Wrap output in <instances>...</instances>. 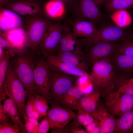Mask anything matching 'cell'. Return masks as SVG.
Listing matches in <instances>:
<instances>
[{"label": "cell", "mask_w": 133, "mask_h": 133, "mask_svg": "<svg viewBox=\"0 0 133 133\" xmlns=\"http://www.w3.org/2000/svg\"><path fill=\"white\" fill-rule=\"evenodd\" d=\"M3 49L0 47V58H1L3 55L4 51L3 50Z\"/></svg>", "instance_id": "obj_50"}, {"label": "cell", "mask_w": 133, "mask_h": 133, "mask_svg": "<svg viewBox=\"0 0 133 133\" xmlns=\"http://www.w3.org/2000/svg\"><path fill=\"white\" fill-rule=\"evenodd\" d=\"M3 91L5 96L8 97L16 104L19 114L23 116L25 112L26 91L18 79L10 62L3 84Z\"/></svg>", "instance_id": "obj_4"}, {"label": "cell", "mask_w": 133, "mask_h": 133, "mask_svg": "<svg viewBox=\"0 0 133 133\" xmlns=\"http://www.w3.org/2000/svg\"><path fill=\"white\" fill-rule=\"evenodd\" d=\"M95 121L94 118L91 115L89 117L85 119L84 121L82 124V125L85 126L92 123Z\"/></svg>", "instance_id": "obj_41"}, {"label": "cell", "mask_w": 133, "mask_h": 133, "mask_svg": "<svg viewBox=\"0 0 133 133\" xmlns=\"http://www.w3.org/2000/svg\"><path fill=\"white\" fill-rule=\"evenodd\" d=\"M75 36L71 29L68 26H64L61 38L59 45L66 43Z\"/></svg>", "instance_id": "obj_32"}, {"label": "cell", "mask_w": 133, "mask_h": 133, "mask_svg": "<svg viewBox=\"0 0 133 133\" xmlns=\"http://www.w3.org/2000/svg\"><path fill=\"white\" fill-rule=\"evenodd\" d=\"M28 118L29 121L36 128H38L40 123L38 120L33 118L30 117L28 116Z\"/></svg>", "instance_id": "obj_43"}, {"label": "cell", "mask_w": 133, "mask_h": 133, "mask_svg": "<svg viewBox=\"0 0 133 133\" xmlns=\"http://www.w3.org/2000/svg\"><path fill=\"white\" fill-rule=\"evenodd\" d=\"M108 0H94L97 4L100 7L102 5L104 4Z\"/></svg>", "instance_id": "obj_46"}, {"label": "cell", "mask_w": 133, "mask_h": 133, "mask_svg": "<svg viewBox=\"0 0 133 133\" xmlns=\"http://www.w3.org/2000/svg\"><path fill=\"white\" fill-rule=\"evenodd\" d=\"M101 93L96 89L91 93L84 95L81 99L79 109H81L90 113L96 110L100 103Z\"/></svg>", "instance_id": "obj_22"}, {"label": "cell", "mask_w": 133, "mask_h": 133, "mask_svg": "<svg viewBox=\"0 0 133 133\" xmlns=\"http://www.w3.org/2000/svg\"><path fill=\"white\" fill-rule=\"evenodd\" d=\"M11 119L4 111L3 104L0 102V123H10L12 122Z\"/></svg>", "instance_id": "obj_36"}, {"label": "cell", "mask_w": 133, "mask_h": 133, "mask_svg": "<svg viewBox=\"0 0 133 133\" xmlns=\"http://www.w3.org/2000/svg\"><path fill=\"white\" fill-rule=\"evenodd\" d=\"M50 108L47 112L50 129L62 128L68 124L77 115L72 111L59 103L51 101Z\"/></svg>", "instance_id": "obj_11"}, {"label": "cell", "mask_w": 133, "mask_h": 133, "mask_svg": "<svg viewBox=\"0 0 133 133\" xmlns=\"http://www.w3.org/2000/svg\"><path fill=\"white\" fill-rule=\"evenodd\" d=\"M23 116L25 122L24 124L26 133H38V128L35 127L29 121L27 116L25 112L23 113Z\"/></svg>", "instance_id": "obj_33"}, {"label": "cell", "mask_w": 133, "mask_h": 133, "mask_svg": "<svg viewBox=\"0 0 133 133\" xmlns=\"http://www.w3.org/2000/svg\"><path fill=\"white\" fill-rule=\"evenodd\" d=\"M48 118L47 116H44L40 123L38 133H47L50 129Z\"/></svg>", "instance_id": "obj_34"}, {"label": "cell", "mask_w": 133, "mask_h": 133, "mask_svg": "<svg viewBox=\"0 0 133 133\" xmlns=\"http://www.w3.org/2000/svg\"><path fill=\"white\" fill-rule=\"evenodd\" d=\"M78 113L77 116V120L78 122L82 124L85 119V111L81 109H79L78 110Z\"/></svg>", "instance_id": "obj_39"}, {"label": "cell", "mask_w": 133, "mask_h": 133, "mask_svg": "<svg viewBox=\"0 0 133 133\" xmlns=\"http://www.w3.org/2000/svg\"><path fill=\"white\" fill-rule=\"evenodd\" d=\"M100 133V127L98 124L93 130L91 132V133Z\"/></svg>", "instance_id": "obj_47"}, {"label": "cell", "mask_w": 133, "mask_h": 133, "mask_svg": "<svg viewBox=\"0 0 133 133\" xmlns=\"http://www.w3.org/2000/svg\"><path fill=\"white\" fill-rule=\"evenodd\" d=\"M42 54L50 69L77 77L89 78L87 72L70 66L58 56L48 53Z\"/></svg>", "instance_id": "obj_15"}, {"label": "cell", "mask_w": 133, "mask_h": 133, "mask_svg": "<svg viewBox=\"0 0 133 133\" xmlns=\"http://www.w3.org/2000/svg\"><path fill=\"white\" fill-rule=\"evenodd\" d=\"M121 94H127L133 97V84L125 89Z\"/></svg>", "instance_id": "obj_42"}, {"label": "cell", "mask_w": 133, "mask_h": 133, "mask_svg": "<svg viewBox=\"0 0 133 133\" xmlns=\"http://www.w3.org/2000/svg\"><path fill=\"white\" fill-rule=\"evenodd\" d=\"M97 125V123L95 120L92 123L87 125L84 126L85 130L88 133H91Z\"/></svg>", "instance_id": "obj_40"}, {"label": "cell", "mask_w": 133, "mask_h": 133, "mask_svg": "<svg viewBox=\"0 0 133 133\" xmlns=\"http://www.w3.org/2000/svg\"><path fill=\"white\" fill-rule=\"evenodd\" d=\"M105 105L110 114L119 117L127 112L133 109V97L121 94L112 97L109 95L105 97Z\"/></svg>", "instance_id": "obj_12"}, {"label": "cell", "mask_w": 133, "mask_h": 133, "mask_svg": "<svg viewBox=\"0 0 133 133\" xmlns=\"http://www.w3.org/2000/svg\"><path fill=\"white\" fill-rule=\"evenodd\" d=\"M115 132H133V109L116 119Z\"/></svg>", "instance_id": "obj_25"}, {"label": "cell", "mask_w": 133, "mask_h": 133, "mask_svg": "<svg viewBox=\"0 0 133 133\" xmlns=\"http://www.w3.org/2000/svg\"><path fill=\"white\" fill-rule=\"evenodd\" d=\"M0 47L3 49H6L7 50H12L14 49L15 47L8 41H7L1 35H0Z\"/></svg>", "instance_id": "obj_38"}, {"label": "cell", "mask_w": 133, "mask_h": 133, "mask_svg": "<svg viewBox=\"0 0 133 133\" xmlns=\"http://www.w3.org/2000/svg\"><path fill=\"white\" fill-rule=\"evenodd\" d=\"M65 52H72L84 55L82 50V45L75 36L66 43L59 45L52 54L56 55Z\"/></svg>", "instance_id": "obj_27"}, {"label": "cell", "mask_w": 133, "mask_h": 133, "mask_svg": "<svg viewBox=\"0 0 133 133\" xmlns=\"http://www.w3.org/2000/svg\"><path fill=\"white\" fill-rule=\"evenodd\" d=\"M133 36V33L115 25L101 27L93 36L79 40L82 45L90 46L99 42L121 41Z\"/></svg>", "instance_id": "obj_5"}, {"label": "cell", "mask_w": 133, "mask_h": 133, "mask_svg": "<svg viewBox=\"0 0 133 133\" xmlns=\"http://www.w3.org/2000/svg\"><path fill=\"white\" fill-rule=\"evenodd\" d=\"M84 93L82 88L75 83L64 94L58 103L73 111L78 110L80 100Z\"/></svg>", "instance_id": "obj_17"}, {"label": "cell", "mask_w": 133, "mask_h": 133, "mask_svg": "<svg viewBox=\"0 0 133 133\" xmlns=\"http://www.w3.org/2000/svg\"><path fill=\"white\" fill-rule=\"evenodd\" d=\"M0 32L23 27V17L11 11L0 8Z\"/></svg>", "instance_id": "obj_16"}, {"label": "cell", "mask_w": 133, "mask_h": 133, "mask_svg": "<svg viewBox=\"0 0 133 133\" xmlns=\"http://www.w3.org/2000/svg\"><path fill=\"white\" fill-rule=\"evenodd\" d=\"M116 52L133 56V36L121 41Z\"/></svg>", "instance_id": "obj_29"}, {"label": "cell", "mask_w": 133, "mask_h": 133, "mask_svg": "<svg viewBox=\"0 0 133 133\" xmlns=\"http://www.w3.org/2000/svg\"><path fill=\"white\" fill-rule=\"evenodd\" d=\"M43 0H10L2 7L22 17L43 15Z\"/></svg>", "instance_id": "obj_9"}, {"label": "cell", "mask_w": 133, "mask_h": 133, "mask_svg": "<svg viewBox=\"0 0 133 133\" xmlns=\"http://www.w3.org/2000/svg\"><path fill=\"white\" fill-rule=\"evenodd\" d=\"M54 55L70 66L87 72L88 68L84 55L70 52H62Z\"/></svg>", "instance_id": "obj_21"}, {"label": "cell", "mask_w": 133, "mask_h": 133, "mask_svg": "<svg viewBox=\"0 0 133 133\" xmlns=\"http://www.w3.org/2000/svg\"><path fill=\"white\" fill-rule=\"evenodd\" d=\"M36 53L31 50L29 53L14 55L10 61L14 72L24 88L27 98L35 97L38 94L35 88L34 80Z\"/></svg>", "instance_id": "obj_1"}, {"label": "cell", "mask_w": 133, "mask_h": 133, "mask_svg": "<svg viewBox=\"0 0 133 133\" xmlns=\"http://www.w3.org/2000/svg\"><path fill=\"white\" fill-rule=\"evenodd\" d=\"M31 117L33 118L38 120H40L42 118L39 114L34 108L32 113Z\"/></svg>", "instance_id": "obj_44"}, {"label": "cell", "mask_w": 133, "mask_h": 133, "mask_svg": "<svg viewBox=\"0 0 133 133\" xmlns=\"http://www.w3.org/2000/svg\"><path fill=\"white\" fill-rule=\"evenodd\" d=\"M0 133H22L15 125L10 123H0Z\"/></svg>", "instance_id": "obj_31"}, {"label": "cell", "mask_w": 133, "mask_h": 133, "mask_svg": "<svg viewBox=\"0 0 133 133\" xmlns=\"http://www.w3.org/2000/svg\"><path fill=\"white\" fill-rule=\"evenodd\" d=\"M110 58L117 74L124 75L133 73V56L116 52Z\"/></svg>", "instance_id": "obj_19"}, {"label": "cell", "mask_w": 133, "mask_h": 133, "mask_svg": "<svg viewBox=\"0 0 133 133\" xmlns=\"http://www.w3.org/2000/svg\"><path fill=\"white\" fill-rule=\"evenodd\" d=\"M27 34V46L37 53L52 21L43 15L23 17Z\"/></svg>", "instance_id": "obj_3"}, {"label": "cell", "mask_w": 133, "mask_h": 133, "mask_svg": "<svg viewBox=\"0 0 133 133\" xmlns=\"http://www.w3.org/2000/svg\"><path fill=\"white\" fill-rule=\"evenodd\" d=\"M48 101L46 98L42 95L38 94L34 101V109L39 114L41 117L47 116V110L50 108Z\"/></svg>", "instance_id": "obj_28"}, {"label": "cell", "mask_w": 133, "mask_h": 133, "mask_svg": "<svg viewBox=\"0 0 133 133\" xmlns=\"http://www.w3.org/2000/svg\"><path fill=\"white\" fill-rule=\"evenodd\" d=\"M10 0H0V8L2 7Z\"/></svg>", "instance_id": "obj_48"}, {"label": "cell", "mask_w": 133, "mask_h": 133, "mask_svg": "<svg viewBox=\"0 0 133 133\" xmlns=\"http://www.w3.org/2000/svg\"><path fill=\"white\" fill-rule=\"evenodd\" d=\"M116 76L109 57L94 63L89 78L96 89L105 97L114 92V80Z\"/></svg>", "instance_id": "obj_2"}, {"label": "cell", "mask_w": 133, "mask_h": 133, "mask_svg": "<svg viewBox=\"0 0 133 133\" xmlns=\"http://www.w3.org/2000/svg\"><path fill=\"white\" fill-rule=\"evenodd\" d=\"M35 97H30L28 98L27 103L25 106V112L27 116L31 117L32 113L34 109V101Z\"/></svg>", "instance_id": "obj_35"}, {"label": "cell", "mask_w": 133, "mask_h": 133, "mask_svg": "<svg viewBox=\"0 0 133 133\" xmlns=\"http://www.w3.org/2000/svg\"><path fill=\"white\" fill-rule=\"evenodd\" d=\"M128 11L130 14L132 19V22L133 24V8L129 9Z\"/></svg>", "instance_id": "obj_49"}, {"label": "cell", "mask_w": 133, "mask_h": 133, "mask_svg": "<svg viewBox=\"0 0 133 133\" xmlns=\"http://www.w3.org/2000/svg\"><path fill=\"white\" fill-rule=\"evenodd\" d=\"M15 55L12 50L4 51L0 58V102L5 100V96L3 91V84L11 58Z\"/></svg>", "instance_id": "obj_24"}, {"label": "cell", "mask_w": 133, "mask_h": 133, "mask_svg": "<svg viewBox=\"0 0 133 133\" xmlns=\"http://www.w3.org/2000/svg\"><path fill=\"white\" fill-rule=\"evenodd\" d=\"M50 69L49 103L51 101L58 103L66 92L75 83L77 77Z\"/></svg>", "instance_id": "obj_7"}, {"label": "cell", "mask_w": 133, "mask_h": 133, "mask_svg": "<svg viewBox=\"0 0 133 133\" xmlns=\"http://www.w3.org/2000/svg\"><path fill=\"white\" fill-rule=\"evenodd\" d=\"M66 7L63 3L58 0L46 1L44 2L43 15L51 21L57 20L62 17Z\"/></svg>", "instance_id": "obj_20"}, {"label": "cell", "mask_w": 133, "mask_h": 133, "mask_svg": "<svg viewBox=\"0 0 133 133\" xmlns=\"http://www.w3.org/2000/svg\"><path fill=\"white\" fill-rule=\"evenodd\" d=\"M73 120L72 122L63 127L65 133H88L78 122L77 116Z\"/></svg>", "instance_id": "obj_30"}, {"label": "cell", "mask_w": 133, "mask_h": 133, "mask_svg": "<svg viewBox=\"0 0 133 133\" xmlns=\"http://www.w3.org/2000/svg\"><path fill=\"white\" fill-rule=\"evenodd\" d=\"M68 7L75 18L90 21L97 26L104 19V15L94 0H73Z\"/></svg>", "instance_id": "obj_6"}, {"label": "cell", "mask_w": 133, "mask_h": 133, "mask_svg": "<svg viewBox=\"0 0 133 133\" xmlns=\"http://www.w3.org/2000/svg\"><path fill=\"white\" fill-rule=\"evenodd\" d=\"M133 84V77L130 79L126 80L119 87L118 89L115 92V93L117 95H120L125 89Z\"/></svg>", "instance_id": "obj_37"}, {"label": "cell", "mask_w": 133, "mask_h": 133, "mask_svg": "<svg viewBox=\"0 0 133 133\" xmlns=\"http://www.w3.org/2000/svg\"><path fill=\"white\" fill-rule=\"evenodd\" d=\"M64 26L60 22L52 21L37 52L53 54L59 44Z\"/></svg>", "instance_id": "obj_10"}, {"label": "cell", "mask_w": 133, "mask_h": 133, "mask_svg": "<svg viewBox=\"0 0 133 133\" xmlns=\"http://www.w3.org/2000/svg\"><path fill=\"white\" fill-rule=\"evenodd\" d=\"M4 101V109L12 122L19 128L22 133H26L25 124L20 119L18 111L14 102L9 98Z\"/></svg>", "instance_id": "obj_23"}, {"label": "cell", "mask_w": 133, "mask_h": 133, "mask_svg": "<svg viewBox=\"0 0 133 133\" xmlns=\"http://www.w3.org/2000/svg\"><path fill=\"white\" fill-rule=\"evenodd\" d=\"M39 57L37 56L34 72L35 88L37 93L43 95L49 103L50 69L44 56L43 57Z\"/></svg>", "instance_id": "obj_8"}, {"label": "cell", "mask_w": 133, "mask_h": 133, "mask_svg": "<svg viewBox=\"0 0 133 133\" xmlns=\"http://www.w3.org/2000/svg\"><path fill=\"white\" fill-rule=\"evenodd\" d=\"M71 22V30L76 37L88 38L94 35L98 28L92 22L80 18H75Z\"/></svg>", "instance_id": "obj_18"}, {"label": "cell", "mask_w": 133, "mask_h": 133, "mask_svg": "<svg viewBox=\"0 0 133 133\" xmlns=\"http://www.w3.org/2000/svg\"><path fill=\"white\" fill-rule=\"evenodd\" d=\"M120 41L99 42L90 46L87 55V59L93 65L97 62L109 58L116 52Z\"/></svg>", "instance_id": "obj_13"}, {"label": "cell", "mask_w": 133, "mask_h": 133, "mask_svg": "<svg viewBox=\"0 0 133 133\" xmlns=\"http://www.w3.org/2000/svg\"><path fill=\"white\" fill-rule=\"evenodd\" d=\"M44 1L50 0H43ZM60 1L63 3L66 7L68 6L73 0H55Z\"/></svg>", "instance_id": "obj_45"}, {"label": "cell", "mask_w": 133, "mask_h": 133, "mask_svg": "<svg viewBox=\"0 0 133 133\" xmlns=\"http://www.w3.org/2000/svg\"><path fill=\"white\" fill-rule=\"evenodd\" d=\"M104 5L106 13L112 14L119 10L133 8V0H108Z\"/></svg>", "instance_id": "obj_26"}, {"label": "cell", "mask_w": 133, "mask_h": 133, "mask_svg": "<svg viewBox=\"0 0 133 133\" xmlns=\"http://www.w3.org/2000/svg\"><path fill=\"white\" fill-rule=\"evenodd\" d=\"M91 114L99 126L100 133H116V119L108 112L103 103L100 102L96 110Z\"/></svg>", "instance_id": "obj_14"}]
</instances>
